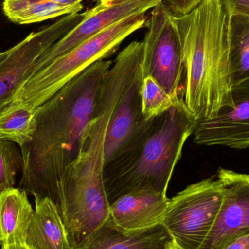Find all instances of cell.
I'll return each instance as SVG.
<instances>
[{
	"mask_svg": "<svg viewBox=\"0 0 249 249\" xmlns=\"http://www.w3.org/2000/svg\"><path fill=\"white\" fill-rule=\"evenodd\" d=\"M112 64L94 63L36 108L33 139L20 148L19 188L35 198H49L58 210L66 172L83 150L101 84Z\"/></svg>",
	"mask_w": 249,
	"mask_h": 249,
	"instance_id": "1",
	"label": "cell"
},
{
	"mask_svg": "<svg viewBox=\"0 0 249 249\" xmlns=\"http://www.w3.org/2000/svg\"><path fill=\"white\" fill-rule=\"evenodd\" d=\"M173 16V15H172ZM184 62L182 98L196 121L234 106L229 70V16L222 0H203L183 16H174Z\"/></svg>",
	"mask_w": 249,
	"mask_h": 249,
	"instance_id": "2",
	"label": "cell"
},
{
	"mask_svg": "<svg viewBox=\"0 0 249 249\" xmlns=\"http://www.w3.org/2000/svg\"><path fill=\"white\" fill-rule=\"evenodd\" d=\"M196 124L182 97L165 113L145 121L105 163L104 185L109 203L137 190L167 194Z\"/></svg>",
	"mask_w": 249,
	"mask_h": 249,
	"instance_id": "3",
	"label": "cell"
},
{
	"mask_svg": "<svg viewBox=\"0 0 249 249\" xmlns=\"http://www.w3.org/2000/svg\"><path fill=\"white\" fill-rule=\"evenodd\" d=\"M134 66L130 57L119 55L105 74L83 150L66 172L58 210L73 222L93 223L109 214L110 203L103 180L107 133Z\"/></svg>",
	"mask_w": 249,
	"mask_h": 249,
	"instance_id": "4",
	"label": "cell"
},
{
	"mask_svg": "<svg viewBox=\"0 0 249 249\" xmlns=\"http://www.w3.org/2000/svg\"><path fill=\"white\" fill-rule=\"evenodd\" d=\"M147 18L146 13L129 16L82 42L31 76L15 99L39 107L88 67L113 55L124 39L146 27Z\"/></svg>",
	"mask_w": 249,
	"mask_h": 249,
	"instance_id": "5",
	"label": "cell"
},
{
	"mask_svg": "<svg viewBox=\"0 0 249 249\" xmlns=\"http://www.w3.org/2000/svg\"><path fill=\"white\" fill-rule=\"evenodd\" d=\"M217 178L187 186L170 199L162 224L180 249H201L216 222L222 204Z\"/></svg>",
	"mask_w": 249,
	"mask_h": 249,
	"instance_id": "6",
	"label": "cell"
},
{
	"mask_svg": "<svg viewBox=\"0 0 249 249\" xmlns=\"http://www.w3.org/2000/svg\"><path fill=\"white\" fill-rule=\"evenodd\" d=\"M143 42V78L152 77L172 96H181L180 83L184 72L181 41L173 16L163 3L151 10Z\"/></svg>",
	"mask_w": 249,
	"mask_h": 249,
	"instance_id": "7",
	"label": "cell"
},
{
	"mask_svg": "<svg viewBox=\"0 0 249 249\" xmlns=\"http://www.w3.org/2000/svg\"><path fill=\"white\" fill-rule=\"evenodd\" d=\"M86 15V11L62 16L55 23L32 32L9 49L7 57L0 63V112L14 100L33 74L39 58L80 23Z\"/></svg>",
	"mask_w": 249,
	"mask_h": 249,
	"instance_id": "8",
	"label": "cell"
},
{
	"mask_svg": "<svg viewBox=\"0 0 249 249\" xmlns=\"http://www.w3.org/2000/svg\"><path fill=\"white\" fill-rule=\"evenodd\" d=\"M162 0H100L96 7L86 11L84 18L55 42L39 58L34 74L51 61L77 45L98 35L114 23L136 14L146 13ZM32 74V75H33Z\"/></svg>",
	"mask_w": 249,
	"mask_h": 249,
	"instance_id": "9",
	"label": "cell"
},
{
	"mask_svg": "<svg viewBox=\"0 0 249 249\" xmlns=\"http://www.w3.org/2000/svg\"><path fill=\"white\" fill-rule=\"evenodd\" d=\"M234 106L221 109L214 116L197 121L195 143L201 146L249 148V79L232 87Z\"/></svg>",
	"mask_w": 249,
	"mask_h": 249,
	"instance_id": "10",
	"label": "cell"
},
{
	"mask_svg": "<svg viewBox=\"0 0 249 249\" xmlns=\"http://www.w3.org/2000/svg\"><path fill=\"white\" fill-rule=\"evenodd\" d=\"M216 178L222 184V204L201 249H216L236 237L249 233V174L220 168Z\"/></svg>",
	"mask_w": 249,
	"mask_h": 249,
	"instance_id": "11",
	"label": "cell"
},
{
	"mask_svg": "<svg viewBox=\"0 0 249 249\" xmlns=\"http://www.w3.org/2000/svg\"><path fill=\"white\" fill-rule=\"evenodd\" d=\"M141 63L130 72L114 109L107 133L105 163L146 121L142 115Z\"/></svg>",
	"mask_w": 249,
	"mask_h": 249,
	"instance_id": "12",
	"label": "cell"
},
{
	"mask_svg": "<svg viewBox=\"0 0 249 249\" xmlns=\"http://www.w3.org/2000/svg\"><path fill=\"white\" fill-rule=\"evenodd\" d=\"M167 194L137 190L121 196L110 204L109 217L125 231H139L160 225L168 209Z\"/></svg>",
	"mask_w": 249,
	"mask_h": 249,
	"instance_id": "13",
	"label": "cell"
},
{
	"mask_svg": "<svg viewBox=\"0 0 249 249\" xmlns=\"http://www.w3.org/2000/svg\"><path fill=\"white\" fill-rule=\"evenodd\" d=\"M174 241L160 224L139 231H125L110 217L76 249H168Z\"/></svg>",
	"mask_w": 249,
	"mask_h": 249,
	"instance_id": "14",
	"label": "cell"
},
{
	"mask_svg": "<svg viewBox=\"0 0 249 249\" xmlns=\"http://www.w3.org/2000/svg\"><path fill=\"white\" fill-rule=\"evenodd\" d=\"M26 245L29 249H73L58 208L49 198H35Z\"/></svg>",
	"mask_w": 249,
	"mask_h": 249,
	"instance_id": "15",
	"label": "cell"
},
{
	"mask_svg": "<svg viewBox=\"0 0 249 249\" xmlns=\"http://www.w3.org/2000/svg\"><path fill=\"white\" fill-rule=\"evenodd\" d=\"M34 212L25 190L13 187L0 194L1 248L26 246L28 228Z\"/></svg>",
	"mask_w": 249,
	"mask_h": 249,
	"instance_id": "16",
	"label": "cell"
},
{
	"mask_svg": "<svg viewBox=\"0 0 249 249\" xmlns=\"http://www.w3.org/2000/svg\"><path fill=\"white\" fill-rule=\"evenodd\" d=\"M82 1L61 4L47 0H4L2 9L4 15L14 23L30 24L80 13L83 9Z\"/></svg>",
	"mask_w": 249,
	"mask_h": 249,
	"instance_id": "17",
	"label": "cell"
},
{
	"mask_svg": "<svg viewBox=\"0 0 249 249\" xmlns=\"http://www.w3.org/2000/svg\"><path fill=\"white\" fill-rule=\"evenodd\" d=\"M229 70L232 86L249 79V16H229Z\"/></svg>",
	"mask_w": 249,
	"mask_h": 249,
	"instance_id": "18",
	"label": "cell"
},
{
	"mask_svg": "<svg viewBox=\"0 0 249 249\" xmlns=\"http://www.w3.org/2000/svg\"><path fill=\"white\" fill-rule=\"evenodd\" d=\"M36 109L14 99L0 112V139L23 147L33 139Z\"/></svg>",
	"mask_w": 249,
	"mask_h": 249,
	"instance_id": "19",
	"label": "cell"
},
{
	"mask_svg": "<svg viewBox=\"0 0 249 249\" xmlns=\"http://www.w3.org/2000/svg\"><path fill=\"white\" fill-rule=\"evenodd\" d=\"M141 96L142 115L145 121L153 119L165 113L181 98L168 94L152 77L143 79Z\"/></svg>",
	"mask_w": 249,
	"mask_h": 249,
	"instance_id": "20",
	"label": "cell"
},
{
	"mask_svg": "<svg viewBox=\"0 0 249 249\" xmlns=\"http://www.w3.org/2000/svg\"><path fill=\"white\" fill-rule=\"evenodd\" d=\"M23 156L16 143L0 139V194L14 187L16 176L23 168Z\"/></svg>",
	"mask_w": 249,
	"mask_h": 249,
	"instance_id": "21",
	"label": "cell"
},
{
	"mask_svg": "<svg viewBox=\"0 0 249 249\" xmlns=\"http://www.w3.org/2000/svg\"><path fill=\"white\" fill-rule=\"evenodd\" d=\"M203 0H162V2L174 16L189 14L200 5Z\"/></svg>",
	"mask_w": 249,
	"mask_h": 249,
	"instance_id": "22",
	"label": "cell"
},
{
	"mask_svg": "<svg viewBox=\"0 0 249 249\" xmlns=\"http://www.w3.org/2000/svg\"><path fill=\"white\" fill-rule=\"evenodd\" d=\"M228 16L241 13L249 16V0H222Z\"/></svg>",
	"mask_w": 249,
	"mask_h": 249,
	"instance_id": "23",
	"label": "cell"
},
{
	"mask_svg": "<svg viewBox=\"0 0 249 249\" xmlns=\"http://www.w3.org/2000/svg\"><path fill=\"white\" fill-rule=\"evenodd\" d=\"M216 249H249V233L236 237Z\"/></svg>",
	"mask_w": 249,
	"mask_h": 249,
	"instance_id": "24",
	"label": "cell"
},
{
	"mask_svg": "<svg viewBox=\"0 0 249 249\" xmlns=\"http://www.w3.org/2000/svg\"><path fill=\"white\" fill-rule=\"evenodd\" d=\"M1 249H29L26 246H11V247H5V248H1Z\"/></svg>",
	"mask_w": 249,
	"mask_h": 249,
	"instance_id": "25",
	"label": "cell"
},
{
	"mask_svg": "<svg viewBox=\"0 0 249 249\" xmlns=\"http://www.w3.org/2000/svg\"><path fill=\"white\" fill-rule=\"evenodd\" d=\"M9 53V50H7V51H4V52H1L0 53V63L1 62V61H3V60L4 59V58L7 57V54H8Z\"/></svg>",
	"mask_w": 249,
	"mask_h": 249,
	"instance_id": "26",
	"label": "cell"
},
{
	"mask_svg": "<svg viewBox=\"0 0 249 249\" xmlns=\"http://www.w3.org/2000/svg\"><path fill=\"white\" fill-rule=\"evenodd\" d=\"M180 249L179 248H178V247H177V246H176L175 244H173L172 246H171V247H170L169 249Z\"/></svg>",
	"mask_w": 249,
	"mask_h": 249,
	"instance_id": "27",
	"label": "cell"
},
{
	"mask_svg": "<svg viewBox=\"0 0 249 249\" xmlns=\"http://www.w3.org/2000/svg\"><path fill=\"white\" fill-rule=\"evenodd\" d=\"M1 243V231H0V244Z\"/></svg>",
	"mask_w": 249,
	"mask_h": 249,
	"instance_id": "28",
	"label": "cell"
}]
</instances>
